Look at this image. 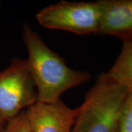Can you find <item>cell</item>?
Masks as SVG:
<instances>
[{
  "mask_svg": "<svg viewBox=\"0 0 132 132\" xmlns=\"http://www.w3.org/2000/svg\"><path fill=\"white\" fill-rule=\"evenodd\" d=\"M99 35L114 36L126 43L132 39V0H98Z\"/></svg>",
  "mask_w": 132,
  "mask_h": 132,
  "instance_id": "8992f818",
  "label": "cell"
},
{
  "mask_svg": "<svg viewBox=\"0 0 132 132\" xmlns=\"http://www.w3.org/2000/svg\"><path fill=\"white\" fill-rule=\"evenodd\" d=\"M106 74L118 84L132 89V39L123 43L119 57Z\"/></svg>",
  "mask_w": 132,
  "mask_h": 132,
  "instance_id": "52a82bcc",
  "label": "cell"
},
{
  "mask_svg": "<svg viewBox=\"0 0 132 132\" xmlns=\"http://www.w3.org/2000/svg\"><path fill=\"white\" fill-rule=\"evenodd\" d=\"M79 108L72 109L61 99L53 103L36 102L24 112L31 132H71Z\"/></svg>",
  "mask_w": 132,
  "mask_h": 132,
  "instance_id": "5b68a950",
  "label": "cell"
},
{
  "mask_svg": "<svg viewBox=\"0 0 132 132\" xmlns=\"http://www.w3.org/2000/svg\"><path fill=\"white\" fill-rule=\"evenodd\" d=\"M7 123V121H6L5 119L0 115V132H2L4 131Z\"/></svg>",
  "mask_w": 132,
  "mask_h": 132,
  "instance_id": "30bf717a",
  "label": "cell"
},
{
  "mask_svg": "<svg viewBox=\"0 0 132 132\" xmlns=\"http://www.w3.org/2000/svg\"><path fill=\"white\" fill-rule=\"evenodd\" d=\"M118 132H132V89L128 91L121 108Z\"/></svg>",
  "mask_w": 132,
  "mask_h": 132,
  "instance_id": "ba28073f",
  "label": "cell"
},
{
  "mask_svg": "<svg viewBox=\"0 0 132 132\" xmlns=\"http://www.w3.org/2000/svg\"><path fill=\"white\" fill-rule=\"evenodd\" d=\"M2 132H31L24 111L7 121Z\"/></svg>",
  "mask_w": 132,
  "mask_h": 132,
  "instance_id": "9c48e42d",
  "label": "cell"
},
{
  "mask_svg": "<svg viewBox=\"0 0 132 132\" xmlns=\"http://www.w3.org/2000/svg\"><path fill=\"white\" fill-rule=\"evenodd\" d=\"M36 19L43 27L85 35L98 32L101 10L96 2L61 1L40 10Z\"/></svg>",
  "mask_w": 132,
  "mask_h": 132,
  "instance_id": "3957f363",
  "label": "cell"
},
{
  "mask_svg": "<svg viewBox=\"0 0 132 132\" xmlns=\"http://www.w3.org/2000/svg\"><path fill=\"white\" fill-rule=\"evenodd\" d=\"M23 40L28 52L27 61L37 90L38 102L57 101L67 90L90 79V73L76 71L68 65L27 23L23 24Z\"/></svg>",
  "mask_w": 132,
  "mask_h": 132,
  "instance_id": "6da1fadb",
  "label": "cell"
},
{
  "mask_svg": "<svg viewBox=\"0 0 132 132\" xmlns=\"http://www.w3.org/2000/svg\"><path fill=\"white\" fill-rule=\"evenodd\" d=\"M128 91L106 73H101L79 107L71 132H118L120 111Z\"/></svg>",
  "mask_w": 132,
  "mask_h": 132,
  "instance_id": "7a4b0ae2",
  "label": "cell"
},
{
  "mask_svg": "<svg viewBox=\"0 0 132 132\" xmlns=\"http://www.w3.org/2000/svg\"><path fill=\"white\" fill-rule=\"evenodd\" d=\"M0 7H1V6H0Z\"/></svg>",
  "mask_w": 132,
  "mask_h": 132,
  "instance_id": "8fae6325",
  "label": "cell"
},
{
  "mask_svg": "<svg viewBox=\"0 0 132 132\" xmlns=\"http://www.w3.org/2000/svg\"><path fill=\"white\" fill-rule=\"evenodd\" d=\"M36 102L37 90L27 61L15 58L0 71V115L9 121Z\"/></svg>",
  "mask_w": 132,
  "mask_h": 132,
  "instance_id": "277c9868",
  "label": "cell"
}]
</instances>
